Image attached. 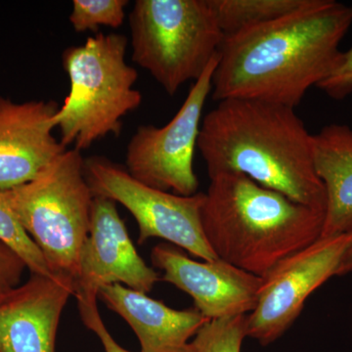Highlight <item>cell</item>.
Masks as SVG:
<instances>
[{"label":"cell","instance_id":"cell-15","mask_svg":"<svg viewBox=\"0 0 352 352\" xmlns=\"http://www.w3.org/2000/svg\"><path fill=\"white\" fill-rule=\"evenodd\" d=\"M316 175L326 191L321 238L352 233V129L332 124L311 138Z\"/></svg>","mask_w":352,"mask_h":352},{"label":"cell","instance_id":"cell-8","mask_svg":"<svg viewBox=\"0 0 352 352\" xmlns=\"http://www.w3.org/2000/svg\"><path fill=\"white\" fill-rule=\"evenodd\" d=\"M219 54L212 60L200 78L190 88L175 117L164 126H141L126 148V168L139 182L180 196L198 193L194 171L203 110L212 94V76Z\"/></svg>","mask_w":352,"mask_h":352},{"label":"cell","instance_id":"cell-22","mask_svg":"<svg viewBox=\"0 0 352 352\" xmlns=\"http://www.w3.org/2000/svg\"><path fill=\"white\" fill-rule=\"evenodd\" d=\"M80 316L85 325L89 330L96 333L97 337L100 340L102 346L105 352H131L124 347L120 346L110 332L106 328L105 324L102 320L101 315L99 314L98 308L96 309L87 310L80 312Z\"/></svg>","mask_w":352,"mask_h":352},{"label":"cell","instance_id":"cell-21","mask_svg":"<svg viewBox=\"0 0 352 352\" xmlns=\"http://www.w3.org/2000/svg\"><path fill=\"white\" fill-rule=\"evenodd\" d=\"M25 270L19 254L0 241V295L19 286Z\"/></svg>","mask_w":352,"mask_h":352},{"label":"cell","instance_id":"cell-7","mask_svg":"<svg viewBox=\"0 0 352 352\" xmlns=\"http://www.w3.org/2000/svg\"><path fill=\"white\" fill-rule=\"evenodd\" d=\"M83 171L94 197L120 203L135 219L139 245L160 238L204 261L219 259L208 243L201 222L205 193L180 196L152 188L104 157L85 160Z\"/></svg>","mask_w":352,"mask_h":352},{"label":"cell","instance_id":"cell-18","mask_svg":"<svg viewBox=\"0 0 352 352\" xmlns=\"http://www.w3.org/2000/svg\"><path fill=\"white\" fill-rule=\"evenodd\" d=\"M247 315L208 321L192 340L193 352H241L247 338Z\"/></svg>","mask_w":352,"mask_h":352},{"label":"cell","instance_id":"cell-13","mask_svg":"<svg viewBox=\"0 0 352 352\" xmlns=\"http://www.w3.org/2000/svg\"><path fill=\"white\" fill-rule=\"evenodd\" d=\"M75 286L66 278L31 274L0 295V352H55L61 315Z\"/></svg>","mask_w":352,"mask_h":352},{"label":"cell","instance_id":"cell-20","mask_svg":"<svg viewBox=\"0 0 352 352\" xmlns=\"http://www.w3.org/2000/svg\"><path fill=\"white\" fill-rule=\"evenodd\" d=\"M317 87L336 100H342L352 94V46L342 52L330 75Z\"/></svg>","mask_w":352,"mask_h":352},{"label":"cell","instance_id":"cell-2","mask_svg":"<svg viewBox=\"0 0 352 352\" xmlns=\"http://www.w3.org/2000/svg\"><path fill=\"white\" fill-rule=\"evenodd\" d=\"M312 134L295 108L230 98L203 118L198 150L208 176L237 173L315 210H326V191L315 171Z\"/></svg>","mask_w":352,"mask_h":352},{"label":"cell","instance_id":"cell-17","mask_svg":"<svg viewBox=\"0 0 352 352\" xmlns=\"http://www.w3.org/2000/svg\"><path fill=\"white\" fill-rule=\"evenodd\" d=\"M0 241L8 245L17 252L25 261L31 274L43 275L50 278H58L46 263L43 254L39 251L24 230L17 217L7 205L0 192ZM61 278V277H60Z\"/></svg>","mask_w":352,"mask_h":352},{"label":"cell","instance_id":"cell-1","mask_svg":"<svg viewBox=\"0 0 352 352\" xmlns=\"http://www.w3.org/2000/svg\"><path fill=\"white\" fill-rule=\"evenodd\" d=\"M351 25L352 6L310 0L296 12L227 36L212 76V98L296 108L335 68Z\"/></svg>","mask_w":352,"mask_h":352},{"label":"cell","instance_id":"cell-14","mask_svg":"<svg viewBox=\"0 0 352 352\" xmlns=\"http://www.w3.org/2000/svg\"><path fill=\"white\" fill-rule=\"evenodd\" d=\"M98 298L131 326L140 352H193L190 339L210 321L195 307L173 309L120 284L103 287Z\"/></svg>","mask_w":352,"mask_h":352},{"label":"cell","instance_id":"cell-23","mask_svg":"<svg viewBox=\"0 0 352 352\" xmlns=\"http://www.w3.org/2000/svg\"><path fill=\"white\" fill-rule=\"evenodd\" d=\"M352 272V245L344 256V261L340 264L339 273L338 275H346Z\"/></svg>","mask_w":352,"mask_h":352},{"label":"cell","instance_id":"cell-19","mask_svg":"<svg viewBox=\"0 0 352 352\" xmlns=\"http://www.w3.org/2000/svg\"><path fill=\"white\" fill-rule=\"evenodd\" d=\"M127 6V0H74L69 23L78 32H97L101 25L118 29Z\"/></svg>","mask_w":352,"mask_h":352},{"label":"cell","instance_id":"cell-16","mask_svg":"<svg viewBox=\"0 0 352 352\" xmlns=\"http://www.w3.org/2000/svg\"><path fill=\"white\" fill-rule=\"evenodd\" d=\"M310 0H210L224 36L300 10Z\"/></svg>","mask_w":352,"mask_h":352},{"label":"cell","instance_id":"cell-12","mask_svg":"<svg viewBox=\"0 0 352 352\" xmlns=\"http://www.w3.org/2000/svg\"><path fill=\"white\" fill-rule=\"evenodd\" d=\"M55 101L18 103L0 96V191L34 180L67 148L53 134Z\"/></svg>","mask_w":352,"mask_h":352},{"label":"cell","instance_id":"cell-5","mask_svg":"<svg viewBox=\"0 0 352 352\" xmlns=\"http://www.w3.org/2000/svg\"><path fill=\"white\" fill-rule=\"evenodd\" d=\"M83 163L80 151L66 150L32 182L0 191L50 270L74 286L94 199Z\"/></svg>","mask_w":352,"mask_h":352},{"label":"cell","instance_id":"cell-9","mask_svg":"<svg viewBox=\"0 0 352 352\" xmlns=\"http://www.w3.org/2000/svg\"><path fill=\"white\" fill-rule=\"evenodd\" d=\"M352 233L320 238L280 261L263 278L258 305L247 315V337L268 346L300 316L309 296L339 273Z\"/></svg>","mask_w":352,"mask_h":352},{"label":"cell","instance_id":"cell-10","mask_svg":"<svg viewBox=\"0 0 352 352\" xmlns=\"http://www.w3.org/2000/svg\"><path fill=\"white\" fill-rule=\"evenodd\" d=\"M159 280V273L146 264L132 244L115 201L94 197L75 283L78 310L98 308L99 292L108 285L120 284L148 294Z\"/></svg>","mask_w":352,"mask_h":352},{"label":"cell","instance_id":"cell-4","mask_svg":"<svg viewBox=\"0 0 352 352\" xmlns=\"http://www.w3.org/2000/svg\"><path fill=\"white\" fill-rule=\"evenodd\" d=\"M127 46L124 34L101 32L64 50L69 92L55 122L65 147L80 152L106 136L118 138L122 119L140 107L142 94L134 88L138 69L127 64Z\"/></svg>","mask_w":352,"mask_h":352},{"label":"cell","instance_id":"cell-6","mask_svg":"<svg viewBox=\"0 0 352 352\" xmlns=\"http://www.w3.org/2000/svg\"><path fill=\"white\" fill-rule=\"evenodd\" d=\"M129 22L132 61L170 96L201 78L226 39L210 0H136Z\"/></svg>","mask_w":352,"mask_h":352},{"label":"cell","instance_id":"cell-3","mask_svg":"<svg viewBox=\"0 0 352 352\" xmlns=\"http://www.w3.org/2000/svg\"><path fill=\"white\" fill-rule=\"evenodd\" d=\"M201 222L217 258L263 277L280 261L320 239L325 212L296 203L247 176L210 178Z\"/></svg>","mask_w":352,"mask_h":352},{"label":"cell","instance_id":"cell-11","mask_svg":"<svg viewBox=\"0 0 352 352\" xmlns=\"http://www.w3.org/2000/svg\"><path fill=\"white\" fill-rule=\"evenodd\" d=\"M151 261L164 271L162 279L188 294L208 320L245 315L258 305L263 278L222 259L198 263L173 245L159 244Z\"/></svg>","mask_w":352,"mask_h":352}]
</instances>
